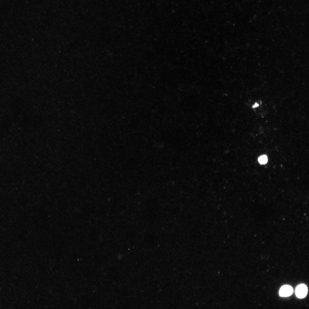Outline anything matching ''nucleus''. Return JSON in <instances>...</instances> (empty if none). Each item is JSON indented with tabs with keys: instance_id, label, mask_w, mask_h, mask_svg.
<instances>
[{
	"instance_id": "obj_3",
	"label": "nucleus",
	"mask_w": 309,
	"mask_h": 309,
	"mask_svg": "<svg viewBox=\"0 0 309 309\" xmlns=\"http://www.w3.org/2000/svg\"><path fill=\"white\" fill-rule=\"evenodd\" d=\"M259 163L261 164H265L267 163L268 159L266 155H264L260 157L258 159Z\"/></svg>"
},
{
	"instance_id": "obj_4",
	"label": "nucleus",
	"mask_w": 309,
	"mask_h": 309,
	"mask_svg": "<svg viewBox=\"0 0 309 309\" xmlns=\"http://www.w3.org/2000/svg\"><path fill=\"white\" fill-rule=\"evenodd\" d=\"M258 105H259L258 104L256 103H255V104L254 105H253V108H255V107H257L258 106Z\"/></svg>"
},
{
	"instance_id": "obj_1",
	"label": "nucleus",
	"mask_w": 309,
	"mask_h": 309,
	"mask_svg": "<svg viewBox=\"0 0 309 309\" xmlns=\"http://www.w3.org/2000/svg\"><path fill=\"white\" fill-rule=\"evenodd\" d=\"M308 292L307 286L304 284H301L298 286L295 290V294L297 297L299 298H303L306 295Z\"/></svg>"
},
{
	"instance_id": "obj_2",
	"label": "nucleus",
	"mask_w": 309,
	"mask_h": 309,
	"mask_svg": "<svg viewBox=\"0 0 309 309\" xmlns=\"http://www.w3.org/2000/svg\"><path fill=\"white\" fill-rule=\"evenodd\" d=\"M293 289L290 286L285 285L283 286L280 289V295L282 297H287L291 295L293 292Z\"/></svg>"
}]
</instances>
